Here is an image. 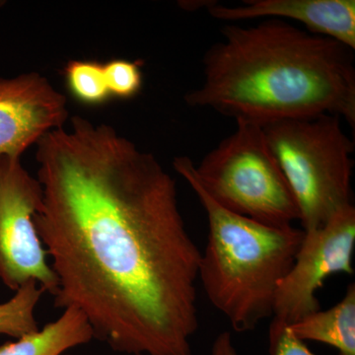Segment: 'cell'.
<instances>
[{
    "instance_id": "3957f363",
    "label": "cell",
    "mask_w": 355,
    "mask_h": 355,
    "mask_svg": "<svg viewBox=\"0 0 355 355\" xmlns=\"http://www.w3.org/2000/svg\"><path fill=\"white\" fill-rule=\"evenodd\" d=\"M173 166L207 214L209 236L198 268L205 294L233 330H254L273 316L277 287L293 265L304 230L266 225L229 211L203 189L190 158L179 156Z\"/></svg>"
},
{
    "instance_id": "8992f818",
    "label": "cell",
    "mask_w": 355,
    "mask_h": 355,
    "mask_svg": "<svg viewBox=\"0 0 355 355\" xmlns=\"http://www.w3.org/2000/svg\"><path fill=\"white\" fill-rule=\"evenodd\" d=\"M42 198L21 158L0 156V280L13 291L33 280L55 296L57 277L34 224Z\"/></svg>"
},
{
    "instance_id": "30bf717a",
    "label": "cell",
    "mask_w": 355,
    "mask_h": 355,
    "mask_svg": "<svg viewBox=\"0 0 355 355\" xmlns=\"http://www.w3.org/2000/svg\"><path fill=\"white\" fill-rule=\"evenodd\" d=\"M93 338L92 328L83 313L67 308L62 316L42 330L0 345V355H64Z\"/></svg>"
},
{
    "instance_id": "9c48e42d",
    "label": "cell",
    "mask_w": 355,
    "mask_h": 355,
    "mask_svg": "<svg viewBox=\"0 0 355 355\" xmlns=\"http://www.w3.org/2000/svg\"><path fill=\"white\" fill-rule=\"evenodd\" d=\"M203 7L212 18L226 22L294 20L304 26L306 31L355 50L354 0H244L235 6L205 1Z\"/></svg>"
},
{
    "instance_id": "5b68a950",
    "label": "cell",
    "mask_w": 355,
    "mask_h": 355,
    "mask_svg": "<svg viewBox=\"0 0 355 355\" xmlns=\"http://www.w3.org/2000/svg\"><path fill=\"white\" fill-rule=\"evenodd\" d=\"M195 173L210 197L229 211L277 227L300 220L261 125L236 121L235 132L195 165Z\"/></svg>"
},
{
    "instance_id": "ba28073f",
    "label": "cell",
    "mask_w": 355,
    "mask_h": 355,
    "mask_svg": "<svg viewBox=\"0 0 355 355\" xmlns=\"http://www.w3.org/2000/svg\"><path fill=\"white\" fill-rule=\"evenodd\" d=\"M67 119V98L46 77L32 72L0 78V156L21 158Z\"/></svg>"
},
{
    "instance_id": "277c9868",
    "label": "cell",
    "mask_w": 355,
    "mask_h": 355,
    "mask_svg": "<svg viewBox=\"0 0 355 355\" xmlns=\"http://www.w3.org/2000/svg\"><path fill=\"white\" fill-rule=\"evenodd\" d=\"M261 128L297 202L303 230L321 227L354 205V144L340 116L320 114Z\"/></svg>"
},
{
    "instance_id": "7c38bea8",
    "label": "cell",
    "mask_w": 355,
    "mask_h": 355,
    "mask_svg": "<svg viewBox=\"0 0 355 355\" xmlns=\"http://www.w3.org/2000/svg\"><path fill=\"white\" fill-rule=\"evenodd\" d=\"M44 293L36 282H28L10 300L0 304V336L20 338L39 330L35 309Z\"/></svg>"
},
{
    "instance_id": "6da1fadb",
    "label": "cell",
    "mask_w": 355,
    "mask_h": 355,
    "mask_svg": "<svg viewBox=\"0 0 355 355\" xmlns=\"http://www.w3.org/2000/svg\"><path fill=\"white\" fill-rule=\"evenodd\" d=\"M34 224L58 280L55 307L80 311L96 340L132 355H193L202 252L176 182L109 125L74 116L37 144Z\"/></svg>"
},
{
    "instance_id": "4fadbf2b",
    "label": "cell",
    "mask_w": 355,
    "mask_h": 355,
    "mask_svg": "<svg viewBox=\"0 0 355 355\" xmlns=\"http://www.w3.org/2000/svg\"><path fill=\"white\" fill-rule=\"evenodd\" d=\"M70 94L87 106H100L111 99L104 64L92 60H72L64 67Z\"/></svg>"
},
{
    "instance_id": "8fae6325",
    "label": "cell",
    "mask_w": 355,
    "mask_h": 355,
    "mask_svg": "<svg viewBox=\"0 0 355 355\" xmlns=\"http://www.w3.org/2000/svg\"><path fill=\"white\" fill-rule=\"evenodd\" d=\"M302 342L313 340L331 345L340 355H355V286L331 309L319 310L288 326Z\"/></svg>"
},
{
    "instance_id": "7a4b0ae2",
    "label": "cell",
    "mask_w": 355,
    "mask_h": 355,
    "mask_svg": "<svg viewBox=\"0 0 355 355\" xmlns=\"http://www.w3.org/2000/svg\"><path fill=\"white\" fill-rule=\"evenodd\" d=\"M203 55V81L184 97L193 108L263 125L334 114L355 125L354 51L287 21L227 24Z\"/></svg>"
},
{
    "instance_id": "9a60e30c",
    "label": "cell",
    "mask_w": 355,
    "mask_h": 355,
    "mask_svg": "<svg viewBox=\"0 0 355 355\" xmlns=\"http://www.w3.org/2000/svg\"><path fill=\"white\" fill-rule=\"evenodd\" d=\"M141 60L114 58L104 64L105 74L110 94L116 99L128 100L135 98L141 90L144 74Z\"/></svg>"
},
{
    "instance_id": "e0dca14e",
    "label": "cell",
    "mask_w": 355,
    "mask_h": 355,
    "mask_svg": "<svg viewBox=\"0 0 355 355\" xmlns=\"http://www.w3.org/2000/svg\"><path fill=\"white\" fill-rule=\"evenodd\" d=\"M67 355H70V354H67Z\"/></svg>"
},
{
    "instance_id": "5bb4252c",
    "label": "cell",
    "mask_w": 355,
    "mask_h": 355,
    "mask_svg": "<svg viewBox=\"0 0 355 355\" xmlns=\"http://www.w3.org/2000/svg\"><path fill=\"white\" fill-rule=\"evenodd\" d=\"M270 355H316L292 334L287 324L272 320L270 326ZM211 355H238L228 331L217 336Z\"/></svg>"
},
{
    "instance_id": "2e32d148",
    "label": "cell",
    "mask_w": 355,
    "mask_h": 355,
    "mask_svg": "<svg viewBox=\"0 0 355 355\" xmlns=\"http://www.w3.org/2000/svg\"><path fill=\"white\" fill-rule=\"evenodd\" d=\"M139 355H144V354H139Z\"/></svg>"
},
{
    "instance_id": "52a82bcc",
    "label": "cell",
    "mask_w": 355,
    "mask_h": 355,
    "mask_svg": "<svg viewBox=\"0 0 355 355\" xmlns=\"http://www.w3.org/2000/svg\"><path fill=\"white\" fill-rule=\"evenodd\" d=\"M354 205L336 212L319 228L304 231L293 265L280 282L272 320L287 326L320 309L316 292L336 273H354Z\"/></svg>"
}]
</instances>
